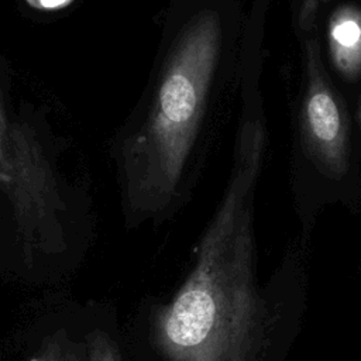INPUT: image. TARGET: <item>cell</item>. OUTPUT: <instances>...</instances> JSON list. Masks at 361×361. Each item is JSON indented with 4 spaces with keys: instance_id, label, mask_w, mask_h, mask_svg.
Returning a JSON list of instances; mask_svg holds the SVG:
<instances>
[{
    "instance_id": "1",
    "label": "cell",
    "mask_w": 361,
    "mask_h": 361,
    "mask_svg": "<svg viewBox=\"0 0 361 361\" xmlns=\"http://www.w3.org/2000/svg\"><path fill=\"white\" fill-rule=\"evenodd\" d=\"M241 0H171L147 92L118 145L127 217H161L197 186L241 78Z\"/></svg>"
},
{
    "instance_id": "2",
    "label": "cell",
    "mask_w": 361,
    "mask_h": 361,
    "mask_svg": "<svg viewBox=\"0 0 361 361\" xmlns=\"http://www.w3.org/2000/svg\"><path fill=\"white\" fill-rule=\"evenodd\" d=\"M233 166L188 279L152 320L168 361H258L267 310L255 279L252 203L267 154L264 97H241Z\"/></svg>"
},
{
    "instance_id": "3",
    "label": "cell",
    "mask_w": 361,
    "mask_h": 361,
    "mask_svg": "<svg viewBox=\"0 0 361 361\" xmlns=\"http://www.w3.org/2000/svg\"><path fill=\"white\" fill-rule=\"evenodd\" d=\"M319 7L320 0H305L298 20L302 51L299 147L320 176L344 180L353 165L351 123L345 102L323 61L317 30Z\"/></svg>"
},
{
    "instance_id": "4",
    "label": "cell",
    "mask_w": 361,
    "mask_h": 361,
    "mask_svg": "<svg viewBox=\"0 0 361 361\" xmlns=\"http://www.w3.org/2000/svg\"><path fill=\"white\" fill-rule=\"evenodd\" d=\"M0 186L6 193L25 255L65 247L56 220L59 200L49 166L34 138L8 124L0 97Z\"/></svg>"
},
{
    "instance_id": "5",
    "label": "cell",
    "mask_w": 361,
    "mask_h": 361,
    "mask_svg": "<svg viewBox=\"0 0 361 361\" xmlns=\"http://www.w3.org/2000/svg\"><path fill=\"white\" fill-rule=\"evenodd\" d=\"M329 55L336 71L347 80L361 76V8L354 4L336 7L327 23Z\"/></svg>"
},
{
    "instance_id": "6",
    "label": "cell",
    "mask_w": 361,
    "mask_h": 361,
    "mask_svg": "<svg viewBox=\"0 0 361 361\" xmlns=\"http://www.w3.org/2000/svg\"><path fill=\"white\" fill-rule=\"evenodd\" d=\"M30 361H86V347L72 340L65 330H58L41 341Z\"/></svg>"
},
{
    "instance_id": "7",
    "label": "cell",
    "mask_w": 361,
    "mask_h": 361,
    "mask_svg": "<svg viewBox=\"0 0 361 361\" xmlns=\"http://www.w3.org/2000/svg\"><path fill=\"white\" fill-rule=\"evenodd\" d=\"M86 361H123L116 341L103 330H93L86 336Z\"/></svg>"
},
{
    "instance_id": "8",
    "label": "cell",
    "mask_w": 361,
    "mask_h": 361,
    "mask_svg": "<svg viewBox=\"0 0 361 361\" xmlns=\"http://www.w3.org/2000/svg\"><path fill=\"white\" fill-rule=\"evenodd\" d=\"M31 4H34L35 7H41V8H56V7H63L65 4H68L71 0H28Z\"/></svg>"
},
{
    "instance_id": "9",
    "label": "cell",
    "mask_w": 361,
    "mask_h": 361,
    "mask_svg": "<svg viewBox=\"0 0 361 361\" xmlns=\"http://www.w3.org/2000/svg\"><path fill=\"white\" fill-rule=\"evenodd\" d=\"M360 124H361V104H360Z\"/></svg>"
}]
</instances>
